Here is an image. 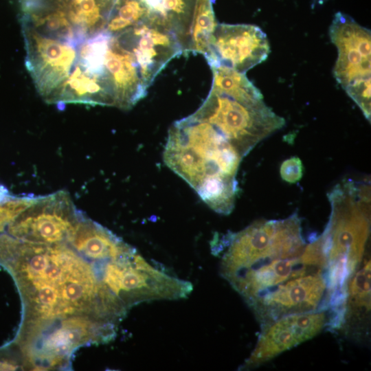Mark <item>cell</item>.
Returning a JSON list of instances; mask_svg holds the SVG:
<instances>
[{
    "label": "cell",
    "instance_id": "6da1fadb",
    "mask_svg": "<svg viewBox=\"0 0 371 371\" xmlns=\"http://www.w3.org/2000/svg\"><path fill=\"white\" fill-rule=\"evenodd\" d=\"M211 249L220 256V274L261 326L286 315L329 309L323 238L306 243L297 213L217 236Z\"/></svg>",
    "mask_w": 371,
    "mask_h": 371
},
{
    "label": "cell",
    "instance_id": "7a4b0ae2",
    "mask_svg": "<svg viewBox=\"0 0 371 371\" xmlns=\"http://www.w3.org/2000/svg\"><path fill=\"white\" fill-rule=\"evenodd\" d=\"M108 261L91 262L67 243H38L0 234V265L12 274L23 298L25 326L77 316L115 325L123 306L105 284Z\"/></svg>",
    "mask_w": 371,
    "mask_h": 371
},
{
    "label": "cell",
    "instance_id": "3957f363",
    "mask_svg": "<svg viewBox=\"0 0 371 371\" xmlns=\"http://www.w3.org/2000/svg\"><path fill=\"white\" fill-rule=\"evenodd\" d=\"M242 159L218 131L193 114L176 121L169 129L165 164L218 214L227 215L234 207L236 176Z\"/></svg>",
    "mask_w": 371,
    "mask_h": 371
},
{
    "label": "cell",
    "instance_id": "277c9868",
    "mask_svg": "<svg viewBox=\"0 0 371 371\" xmlns=\"http://www.w3.org/2000/svg\"><path fill=\"white\" fill-rule=\"evenodd\" d=\"M329 221L321 234L328 262L330 307H340L348 282L363 262L370 232V185L344 179L328 194Z\"/></svg>",
    "mask_w": 371,
    "mask_h": 371
},
{
    "label": "cell",
    "instance_id": "5b68a950",
    "mask_svg": "<svg viewBox=\"0 0 371 371\" xmlns=\"http://www.w3.org/2000/svg\"><path fill=\"white\" fill-rule=\"evenodd\" d=\"M193 115L212 124L243 158L285 124L284 119L267 106L263 99L238 100L212 89Z\"/></svg>",
    "mask_w": 371,
    "mask_h": 371
},
{
    "label": "cell",
    "instance_id": "8992f818",
    "mask_svg": "<svg viewBox=\"0 0 371 371\" xmlns=\"http://www.w3.org/2000/svg\"><path fill=\"white\" fill-rule=\"evenodd\" d=\"M114 334V330L92 317L77 316L23 330L18 342L32 362L54 367L82 344L108 341Z\"/></svg>",
    "mask_w": 371,
    "mask_h": 371
},
{
    "label": "cell",
    "instance_id": "52a82bcc",
    "mask_svg": "<svg viewBox=\"0 0 371 371\" xmlns=\"http://www.w3.org/2000/svg\"><path fill=\"white\" fill-rule=\"evenodd\" d=\"M331 41L337 48L334 68L337 81L356 104L370 99V30L342 12L335 14L330 27Z\"/></svg>",
    "mask_w": 371,
    "mask_h": 371
},
{
    "label": "cell",
    "instance_id": "ba28073f",
    "mask_svg": "<svg viewBox=\"0 0 371 371\" xmlns=\"http://www.w3.org/2000/svg\"><path fill=\"white\" fill-rule=\"evenodd\" d=\"M21 27L27 70L43 99L55 104L77 61L80 42L49 36L24 24Z\"/></svg>",
    "mask_w": 371,
    "mask_h": 371
},
{
    "label": "cell",
    "instance_id": "9c48e42d",
    "mask_svg": "<svg viewBox=\"0 0 371 371\" xmlns=\"http://www.w3.org/2000/svg\"><path fill=\"white\" fill-rule=\"evenodd\" d=\"M81 215L69 193L60 190L38 196L7 229L10 235L25 241L45 244L66 243Z\"/></svg>",
    "mask_w": 371,
    "mask_h": 371
},
{
    "label": "cell",
    "instance_id": "30bf717a",
    "mask_svg": "<svg viewBox=\"0 0 371 371\" xmlns=\"http://www.w3.org/2000/svg\"><path fill=\"white\" fill-rule=\"evenodd\" d=\"M330 310L292 314L261 326L257 343L240 367L256 368L318 335L332 320Z\"/></svg>",
    "mask_w": 371,
    "mask_h": 371
},
{
    "label": "cell",
    "instance_id": "8fae6325",
    "mask_svg": "<svg viewBox=\"0 0 371 371\" xmlns=\"http://www.w3.org/2000/svg\"><path fill=\"white\" fill-rule=\"evenodd\" d=\"M265 33L248 24H218L205 58L210 67L224 66L245 74L264 61L269 53Z\"/></svg>",
    "mask_w": 371,
    "mask_h": 371
},
{
    "label": "cell",
    "instance_id": "7c38bea8",
    "mask_svg": "<svg viewBox=\"0 0 371 371\" xmlns=\"http://www.w3.org/2000/svg\"><path fill=\"white\" fill-rule=\"evenodd\" d=\"M113 36L131 54L147 87L172 58L183 52L173 33L148 20Z\"/></svg>",
    "mask_w": 371,
    "mask_h": 371
},
{
    "label": "cell",
    "instance_id": "4fadbf2b",
    "mask_svg": "<svg viewBox=\"0 0 371 371\" xmlns=\"http://www.w3.org/2000/svg\"><path fill=\"white\" fill-rule=\"evenodd\" d=\"M370 274L367 256L348 282L344 303L331 328L359 341L368 337L370 329Z\"/></svg>",
    "mask_w": 371,
    "mask_h": 371
},
{
    "label": "cell",
    "instance_id": "5bb4252c",
    "mask_svg": "<svg viewBox=\"0 0 371 371\" xmlns=\"http://www.w3.org/2000/svg\"><path fill=\"white\" fill-rule=\"evenodd\" d=\"M104 66L110 79L115 106L129 109L146 94L137 67L131 56L112 35L104 58Z\"/></svg>",
    "mask_w": 371,
    "mask_h": 371
},
{
    "label": "cell",
    "instance_id": "9a60e30c",
    "mask_svg": "<svg viewBox=\"0 0 371 371\" xmlns=\"http://www.w3.org/2000/svg\"><path fill=\"white\" fill-rule=\"evenodd\" d=\"M60 103L115 106V95L106 71L92 72L77 60L55 102Z\"/></svg>",
    "mask_w": 371,
    "mask_h": 371
},
{
    "label": "cell",
    "instance_id": "2e32d148",
    "mask_svg": "<svg viewBox=\"0 0 371 371\" xmlns=\"http://www.w3.org/2000/svg\"><path fill=\"white\" fill-rule=\"evenodd\" d=\"M66 243L91 262L115 258L131 247L111 231L86 218L83 214Z\"/></svg>",
    "mask_w": 371,
    "mask_h": 371
},
{
    "label": "cell",
    "instance_id": "e0dca14e",
    "mask_svg": "<svg viewBox=\"0 0 371 371\" xmlns=\"http://www.w3.org/2000/svg\"><path fill=\"white\" fill-rule=\"evenodd\" d=\"M148 16L146 20L171 32L188 52L195 0H143Z\"/></svg>",
    "mask_w": 371,
    "mask_h": 371
},
{
    "label": "cell",
    "instance_id": "ac0fdd59",
    "mask_svg": "<svg viewBox=\"0 0 371 371\" xmlns=\"http://www.w3.org/2000/svg\"><path fill=\"white\" fill-rule=\"evenodd\" d=\"M66 2L21 7V24L49 36L81 42L67 16Z\"/></svg>",
    "mask_w": 371,
    "mask_h": 371
},
{
    "label": "cell",
    "instance_id": "d6986e66",
    "mask_svg": "<svg viewBox=\"0 0 371 371\" xmlns=\"http://www.w3.org/2000/svg\"><path fill=\"white\" fill-rule=\"evenodd\" d=\"M115 0H67L69 21L82 40L104 30Z\"/></svg>",
    "mask_w": 371,
    "mask_h": 371
},
{
    "label": "cell",
    "instance_id": "ffe728a7",
    "mask_svg": "<svg viewBox=\"0 0 371 371\" xmlns=\"http://www.w3.org/2000/svg\"><path fill=\"white\" fill-rule=\"evenodd\" d=\"M211 69L213 72L212 89L238 100L263 99L260 91L245 74L224 66Z\"/></svg>",
    "mask_w": 371,
    "mask_h": 371
},
{
    "label": "cell",
    "instance_id": "44dd1931",
    "mask_svg": "<svg viewBox=\"0 0 371 371\" xmlns=\"http://www.w3.org/2000/svg\"><path fill=\"white\" fill-rule=\"evenodd\" d=\"M217 25L212 0H195L188 52L205 56Z\"/></svg>",
    "mask_w": 371,
    "mask_h": 371
},
{
    "label": "cell",
    "instance_id": "7402d4cb",
    "mask_svg": "<svg viewBox=\"0 0 371 371\" xmlns=\"http://www.w3.org/2000/svg\"><path fill=\"white\" fill-rule=\"evenodd\" d=\"M148 8L143 0H115L104 30L116 35L145 20Z\"/></svg>",
    "mask_w": 371,
    "mask_h": 371
},
{
    "label": "cell",
    "instance_id": "603a6c76",
    "mask_svg": "<svg viewBox=\"0 0 371 371\" xmlns=\"http://www.w3.org/2000/svg\"><path fill=\"white\" fill-rule=\"evenodd\" d=\"M38 196H13L0 187V233L25 209L32 205Z\"/></svg>",
    "mask_w": 371,
    "mask_h": 371
},
{
    "label": "cell",
    "instance_id": "cb8c5ba5",
    "mask_svg": "<svg viewBox=\"0 0 371 371\" xmlns=\"http://www.w3.org/2000/svg\"><path fill=\"white\" fill-rule=\"evenodd\" d=\"M303 171L302 162L297 157L286 159L282 164L280 170L282 179L291 183L300 181L302 177Z\"/></svg>",
    "mask_w": 371,
    "mask_h": 371
},
{
    "label": "cell",
    "instance_id": "d4e9b609",
    "mask_svg": "<svg viewBox=\"0 0 371 371\" xmlns=\"http://www.w3.org/2000/svg\"><path fill=\"white\" fill-rule=\"evenodd\" d=\"M19 368L17 361L8 351L0 350V370H12Z\"/></svg>",
    "mask_w": 371,
    "mask_h": 371
},
{
    "label": "cell",
    "instance_id": "484cf974",
    "mask_svg": "<svg viewBox=\"0 0 371 371\" xmlns=\"http://www.w3.org/2000/svg\"><path fill=\"white\" fill-rule=\"evenodd\" d=\"M67 0H19L21 7L36 5L56 4Z\"/></svg>",
    "mask_w": 371,
    "mask_h": 371
}]
</instances>
